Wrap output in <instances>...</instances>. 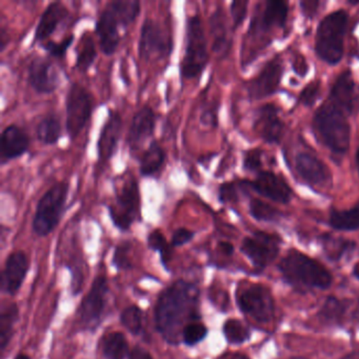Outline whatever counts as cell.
Wrapping results in <instances>:
<instances>
[{"instance_id":"obj_1","label":"cell","mask_w":359,"mask_h":359,"mask_svg":"<svg viewBox=\"0 0 359 359\" xmlns=\"http://www.w3.org/2000/svg\"><path fill=\"white\" fill-rule=\"evenodd\" d=\"M198 302V287L188 281H175L161 294L155 306V325L169 344H178L184 327L201 319Z\"/></svg>"},{"instance_id":"obj_2","label":"cell","mask_w":359,"mask_h":359,"mask_svg":"<svg viewBox=\"0 0 359 359\" xmlns=\"http://www.w3.org/2000/svg\"><path fill=\"white\" fill-rule=\"evenodd\" d=\"M283 281L299 290H325L331 287V273L320 262L291 250L278 264Z\"/></svg>"},{"instance_id":"obj_3","label":"cell","mask_w":359,"mask_h":359,"mask_svg":"<svg viewBox=\"0 0 359 359\" xmlns=\"http://www.w3.org/2000/svg\"><path fill=\"white\" fill-rule=\"evenodd\" d=\"M346 113L332 104H323L314 117V127L323 144L336 154H344L348 150L351 128Z\"/></svg>"},{"instance_id":"obj_4","label":"cell","mask_w":359,"mask_h":359,"mask_svg":"<svg viewBox=\"0 0 359 359\" xmlns=\"http://www.w3.org/2000/svg\"><path fill=\"white\" fill-rule=\"evenodd\" d=\"M348 20V14L339 10L329 14L319 24L315 39V51L318 57L327 64L336 65L341 60Z\"/></svg>"},{"instance_id":"obj_5","label":"cell","mask_w":359,"mask_h":359,"mask_svg":"<svg viewBox=\"0 0 359 359\" xmlns=\"http://www.w3.org/2000/svg\"><path fill=\"white\" fill-rule=\"evenodd\" d=\"M68 193L67 182H56L39 198L32 220V230L37 236H48L55 230L66 210Z\"/></svg>"},{"instance_id":"obj_6","label":"cell","mask_w":359,"mask_h":359,"mask_svg":"<svg viewBox=\"0 0 359 359\" xmlns=\"http://www.w3.org/2000/svg\"><path fill=\"white\" fill-rule=\"evenodd\" d=\"M209 62L207 37L198 15H190L186 22V49L180 65V75L184 79L198 77Z\"/></svg>"},{"instance_id":"obj_7","label":"cell","mask_w":359,"mask_h":359,"mask_svg":"<svg viewBox=\"0 0 359 359\" xmlns=\"http://www.w3.org/2000/svg\"><path fill=\"white\" fill-rule=\"evenodd\" d=\"M111 220L121 231H128L140 216V184L133 175L115 186L114 201L108 207Z\"/></svg>"},{"instance_id":"obj_8","label":"cell","mask_w":359,"mask_h":359,"mask_svg":"<svg viewBox=\"0 0 359 359\" xmlns=\"http://www.w3.org/2000/svg\"><path fill=\"white\" fill-rule=\"evenodd\" d=\"M66 130L71 140L81 133L91 118L94 98L91 92L79 83H72L67 91Z\"/></svg>"},{"instance_id":"obj_9","label":"cell","mask_w":359,"mask_h":359,"mask_svg":"<svg viewBox=\"0 0 359 359\" xmlns=\"http://www.w3.org/2000/svg\"><path fill=\"white\" fill-rule=\"evenodd\" d=\"M236 302L239 310L257 323H268L274 318V299L262 285L252 283L237 292Z\"/></svg>"},{"instance_id":"obj_10","label":"cell","mask_w":359,"mask_h":359,"mask_svg":"<svg viewBox=\"0 0 359 359\" xmlns=\"http://www.w3.org/2000/svg\"><path fill=\"white\" fill-rule=\"evenodd\" d=\"M173 50L171 35L165 32L157 20L147 18L140 28L138 53L144 60H165Z\"/></svg>"},{"instance_id":"obj_11","label":"cell","mask_w":359,"mask_h":359,"mask_svg":"<svg viewBox=\"0 0 359 359\" xmlns=\"http://www.w3.org/2000/svg\"><path fill=\"white\" fill-rule=\"evenodd\" d=\"M280 243L281 239L277 235L256 232L243 239L241 251L255 268L264 270L278 256Z\"/></svg>"},{"instance_id":"obj_12","label":"cell","mask_w":359,"mask_h":359,"mask_svg":"<svg viewBox=\"0 0 359 359\" xmlns=\"http://www.w3.org/2000/svg\"><path fill=\"white\" fill-rule=\"evenodd\" d=\"M109 293L108 281L104 275L94 279L89 293L85 296L79 308V316L87 327L93 329L102 318Z\"/></svg>"},{"instance_id":"obj_13","label":"cell","mask_w":359,"mask_h":359,"mask_svg":"<svg viewBox=\"0 0 359 359\" xmlns=\"http://www.w3.org/2000/svg\"><path fill=\"white\" fill-rule=\"evenodd\" d=\"M27 81L36 93L51 94L60 85V76L51 60L36 56L29 64Z\"/></svg>"},{"instance_id":"obj_14","label":"cell","mask_w":359,"mask_h":359,"mask_svg":"<svg viewBox=\"0 0 359 359\" xmlns=\"http://www.w3.org/2000/svg\"><path fill=\"white\" fill-rule=\"evenodd\" d=\"M156 126V114L151 107L144 106L134 114L128 131L127 142L131 152L140 150L152 137Z\"/></svg>"},{"instance_id":"obj_15","label":"cell","mask_w":359,"mask_h":359,"mask_svg":"<svg viewBox=\"0 0 359 359\" xmlns=\"http://www.w3.org/2000/svg\"><path fill=\"white\" fill-rule=\"evenodd\" d=\"M121 132H123V119H121V113L118 111L111 110L109 112L108 119L100 131L97 146H96L98 161L102 165L108 163L116 153Z\"/></svg>"},{"instance_id":"obj_16","label":"cell","mask_w":359,"mask_h":359,"mask_svg":"<svg viewBox=\"0 0 359 359\" xmlns=\"http://www.w3.org/2000/svg\"><path fill=\"white\" fill-rule=\"evenodd\" d=\"M243 184L245 188L252 189L258 194L276 203H287L291 201V189L283 178L272 172H259L254 182H243Z\"/></svg>"},{"instance_id":"obj_17","label":"cell","mask_w":359,"mask_h":359,"mask_svg":"<svg viewBox=\"0 0 359 359\" xmlns=\"http://www.w3.org/2000/svg\"><path fill=\"white\" fill-rule=\"evenodd\" d=\"M30 262L27 254L15 251L8 256L1 276V290L9 295H15L28 274Z\"/></svg>"},{"instance_id":"obj_18","label":"cell","mask_w":359,"mask_h":359,"mask_svg":"<svg viewBox=\"0 0 359 359\" xmlns=\"http://www.w3.org/2000/svg\"><path fill=\"white\" fill-rule=\"evenodd\" d=\"M283 71V66L278 60L269 62L248 86L250 97L252 100H262L272 95L280 83Z\"/></svg>"},{"instance_id":"obj_19","label":"cell","mask_w":359,"mask_h":359,"mask_svg":"<svg viewBox=\"0 0 359 359\" xmlns=\"http://www.w3.org/2000/svg\"><path fill=\"white\" fill-rule=\"evenodd\" d=\"M121 25L112 10L106 6L95 25V33L100 39V47L104 55H112L116 52L121 41L119 28Z\"/></svg>"},{"instance_id":"obj_20","label":"cell","mask_w":359,"mask_h":359,"mask_svg":"<svg viewBox=\"0 0 359 359\" xmlns=\"http://www.w3.org/2000/svg\"><path fill=\"white\" fill-rule=\"evenodd\" d=\"M30 147V137L24 129L10 125L4 129L0 137V163L1 165L22 156Z\"/></svg>"},{"instance_id":"obj_21","label":"cell","mask_w":359,"mask_h":359,"mask_svg":"<svg viewBox=\"0 0 359 359\" xmlns=\"http://www.w3.org/2000/svg\"><path fill=\"white\" fill-rule=\"evenodd\" d=\"M295 168L300 177L311 186L323 187L331 182V173L327 165L312 153L297 154Z\"/></svg>"},{"instance_id":"obj_22","label":"cell","mask_w":359,"mask_h":359,"mask_svg":"<svg viewBox=\"0 0 359 359\" xmlns=\"http://www.w3.org/2000/svg\"><path fill=\"white\" fill-rule=\"evenodd\" d=\"M68 8L64 4L60 1L50 3L43 10L39 22H37L33 43H43V41H47L50 36L54 34L60 25L68 18Z\"/></svg>"},{"instance_id":"obj_23","label":"cell","mask_w":359,"mask_h":359,"mask_svg":"<svg viewBox=\"0 0 359 359\" xmlns=\"http://www.w3.org/2000/svg\"><path fill=\"white\" fill-rule=\"evenodd\" d=\"M254 129L266 142H278L283 135V126L278 111L272 104H266L258 110Z\"/></svg>"},{"instance_id":"obj_24","label":"cell","mask_w":359,"mask_h":359,"mask_svg":"<svg viewBox=\"0 0 359 359\" xmlns=\"http://www.w3.org/2000/svg\"><path fill=\"white\" fill-rule=\"evenodd\" d=\"M287 4L280 0L266 1L264 12L259 18H254L250 31H270L274 28H283L287 22Z\"/></svg>"},{"instance_id":"obj_25","label":"cell","mask_w":359,"mask_h":359,"mask_svg":"<svg viewBox=\"0 0 359 359\" xmlns=\"http://www.w3.org/2000/svg\"><path fill=\"white\" fill-rule=\"evenodd\" d=\"M356 98L354 81L351 73L346 71L340 74L334 83L329 102L348 115L354 110Z\"/></svg>"},{"instance_id":"obj_26","label":"cell","mask_w":359,"mask_h":359,"mask_svg":"<svg viewBox=\"0 0 359 359\" xmlns=\"http://www.w3.org/2000/svg\"><path fill=\"white\" fill-rule=\"evenodd\" d=\"M210 31L212 35V51L218 57H224L230 51L231 37L229 34L226 14L217 8L210 16Z\"/></svg>"},{"instance_id":"obj_27","label":"cell","mask_w":359,"mask_h":359,"mask_svg":"<svg viewBox=\"0 0 359 359\" xmlns=\"http://www.w3.org/2000/svg\"><path fill=\"white\" fill-rule=\"evenodd\" d=\"M165 161V152L156 140L150 142L140 161V172L142 177H154L161 172Z\"/></svg>"},{"instance_id":"obj_28","label":"cell","mask_w":359,"mask_h":359,"mask_svg":"<svg viewBox=\"0 0 359 359\" xmlns=\"http://www.w3.org/2000/svg\"><path fill=\"white\" fill-rule=\"evenodd\" d=\"M20 317V309L14 302L4 304L0 314V350L5 352L13 336L14 325Z\"/></svg>"},{"instance_id":"obj_29","label":"cell","mask_w":359,"mask_h":359,"mask_svg":"<svg viewBox=\"0 0 359 359\" xmlns=\"http://www.w3.org/2000/svg\"><path fill=\"white\" fill-rule=\"evenodd\" d=\"M348 310V302L338 299L334 296H327L317 313V317L323 325H340Z\"/></svg>"},{"instance_id":"obj_30","label":"cell","mask_w":359,"mask_h":359,"mask_svg":"<svg viewBox=\"0 0 359 359\" xmlns=\"http://www.w3.org/2000/svg\"><path fill=\"white\" fill-rule=\"evenodd\" d=\"M102 350L106 359H131L127 338L121 332L107 334L102 338Z\"/></svg>"},{"instance_id":"obj_31","label":"cell","mask_w":359,"mask_h":359,"mask_svg":"<svg viewBox=\"0 0 359 359\" xmlns=\"http://www.w3.org/2000/svg\"><path fill=\"white\" fill-rule=\"evenodd\" d=\"M107 6L118 18L121 27L126 29L133 24L140 15L142 4L138 0H112Z\"/></svg>"},{"instance_id":"obj_32","label":"cell","mask_w":359,"mask_h":359,"mask_svg":"<svg viewBox=\"0 0 359 359\" xmlns=\"http://www.w3.org/2000/svg\"><path fill=\"white\" fill-rule=\"evenodd\" d=\"M37 140L45 146H53L62 137V123L56 115L43 117L36 127Z\"/></svg>"},{"instance_id":"obj_33","label":"cell","mask_w":359,"mask_h":359,"mask_svg":"<svg viewBox=\"0 0 359 359\" xmlns=\"http://www.w3.org/2000/svg\"><path fill=\"white\" fill-rule=\"evenodd\" d=\"M96 56H97V51H96L94 39H92L90 33H83L76 48L75 68L81 72H87L95 62Z\"/></svg>"},{"instance_id":"obj_34","label":"cell","mask_w":359,"mask_h":359,"mask_svg":"<svg viewBox=\"0 0 359 359\" xmlns=\"http://www.w3.org/2000/svg\"><path fill=\"white\" fill-rule=\"evenodd\" d=\"M329 224L338 231L359 230V203L350 210L332 212Z\"/></svg>"},{"instance_id":"obj_35","label":"cell","mask_w":359,"mask_h":359,"mask_svg":"<svg viewBox=\"0 0 359 359\" xmlns=\"http://www.w3.org/2000/svg\"><path fill=\"white\" fill-rule=\"evenodd\" d=\"M323 247L325 255L332 262H338L346 253L354 250L355 243L342 238H334L331 236L323 237Z\"/></svg>"},{"instance_id":"obj_36","label":"cell","mask_w":359,"mask_h":359,"mask_svg":"<svg viewBox=\"0 0 359 359\" xmlns=\"http://www.w3.org/2000/svg\"><path fill=\"white\" fill-rule=\"evenodd\" d=\"M224 337L230 344H243L251 337L249 327L238 319H229L222 327Z\"/></svg>"},{"instance_id":"obj_37","label":"cell","mask_w":359,"mask_h":359,"mask_svg":"<svg viewBox=\"0 0 359 359\" xmlns=\"http://www.w3.org/2000/svg\"><path fill=\"white\" fill-rule=\"evenodd\" d=\"M121 321L123 327L133 335L144 334V313L138 306H131L126 308L121 313Z\"/></svg>"},{"instance_id":"obj_38","label":"cell","mask_w":359,"mask_h":359,"mask_svg":"<svg viewBox=\"0 0 359 359\" xmlns=\"http://www.w3.org/2000/svg\"><path fill=\"white\" fill-rule=\"evenodd\" d=\"M249 210L252 217L258 222H274L281 216L278 210L259 199H252Z\"/></svg>"},{"instance_id":"obj_39","label":"cell","mask_w":359,"mask_h":359,"mask_svg":"<svg viewBox=\"0 0 359 359\" xmlns=\"http://www.w3.org/2000/svg\"><path fill=\"white\" fill-rule=\"evenodd\" d=\"M148 245L151 250L161 254L163 266H167L168 262L171 260L172 250L171 245L168 243L167 239L161 231L154 230L149 234Z\"/></svg>"},{"instance_id":"obj_40","label":"cell","mask_w":359,"mask_h":359,"mask_svg":"<svg viewBox=\"0 0 359 359\" xmlns=\"http://www.w3.org/2000/svg\"><path fill=\"white\" fill-rule=\"evenodd\" d=\"M208 335V327L203 323L195 321L189 323L182 332V339L187 346H195L203 341Z\"/></svg>"},{"instance_id":"obj_41","label":"cell","mask_w":359,"mask_h":359,"mask_svg":"<svg viewBox=\"0 0 359 359\" xmlns=\"http://www.w3.org/2000/svg\"><path fill=\"white\" fill-rule=\"evenodd\" d=\"M74 41V35H69L66 39H62L60 43H55L53 41H46L41 43V48L53 58H64L66 56L67 51Z\"/></svg>"},{"instance_id":"obj_42","label":"cell","mask_w":359,"mask_h":359,"mask_svg":"<svg viewBox=\"0 0 359 359\" xmlns=\"http://www.w3.org/2000/svg\"><path fill=\"white\" fill-rule=\"evenodd\" d=\"M130 250H131V243H123L117 245L113 262L119 270H128V269L132 268V262L129 257Z\"/></svg>"},{"instance_id":"obj_43","label":"cell","mask_w":359,"mask_h":359,"mask_svg":"<svg viewBox=\"0 0 359 359\" xmlns=\"http://www.w3.org/2000/svg\"><path fill=\"white\" fill-rule=\"evenodd\" d=\"M248 5L247 0H237L231 4L230 12L234 29L238 28L247 18Z\"/></svg>"},{"instance_id":"obj_44","label":"cell","mask_w":359,"mask_h":359,"mask_svg":"<svg viewBox=\"0 0 359 359\" xmlns=\"http://www.w3.org/2000/svg\"><path fill=\"white\" fill-rule=\"evenodd\" d=\"M319 95H320V83L313 81L302 90L299 100L304 106L311 107L315 104Z\"/></svg>"},{"instance_id":"obj_45","label":"cell","mask_w":359,"mask_h":359,"mask_svg":"<svg viewBox=\"0 0 359 359\" xmlns=\"http://www.w3.org/2000/svg\"><path fill=\"white\" fill-rule=\"evenodd\" d=\"M218 197L222 203H236L238 199V192H237L236 184L232 182H226L219 187L218 191Z\"/></svg>"},{"instance_id":"obj_46","label":"cell","mask_w":359,"mask_h":359,"mask_svg":"<svg viewBox=\"0 0 359 359\" xmlns=\"http://www.w3.org/2000/svg\"><path fill=\"white\" fill-rule=\"evenodd\" d=\"M243 168L249 171H257L262 168V152L259 150H250L243 158Z\"/></svg>"},{"instance_id":"obj_47","label":"cell","mask_w":359,"mask_h":359,"mask_svg":"<svg viewBox=\"0 0 359 359\" xmlns=\"http://www.w3.org/2000/svg\"><path fill=\"white\" fill-rule=\"evenodd\" d=\"M195 233L187 228H180L174 232L172 236V247H182L190 243L194 238Z\"/></svg>"},{"instance_id":"obj_48","label":"cell","mask_w":359,"mask_h":359,"mask_svg":"<svg viewBox=\"0 0 359 359\" xmlns=\"http://www.w3.org/2000/svg\"><path fill=\"white\" fill-rule=\"evenodd\" d=\"M201 125L205 127H215L217 126V117H216L215 111L213 109H205L203 110V114L201 116Z\"/></svg>"},{"instance_id":"obj_49","label":"cell","mask_w":359,"mask_h":359,"mask_svg":"<svg viewBox=\"0 0 359 359\" xmlns=\"http://www.w3.org/2000/svg\"><path fill=\"white\" fill-rule=\"evenodd\" d=\"M319 5H320L319 1H302V3H300V7H302L304 15L310 18H313V16L317 13Z\"/></svg>"},{"instance_id":"obj_50","label":"cell","mask_w":359,"mask_h":359,"mask_svg":"<svg viewBox=\"0 0 359 359\" xmlns=\"http://www.w3.org/2000/svg\"><path fill=\"white\" fill-rule=\"evenodd\" d=\"M131 359H154L152 357V355L148 352V351L144 350L142 346H137L133 348V351L131 352Z\"/></svg>"},{"instance_id":"obj_51","label":"cell","mask_w":359,"mask_h":359,"mask_svg":"<svg viewBox=\"0 0 359 359\" xmlns=\"http://www.w3.org/2000/svg\"><path fill=\"white\" fill-rule=\"evenodd\" d=\"M294 70L298 74L302 75V76L306 75V71H308V66H306V60H304V57L296 58L295 62H294Z\"/></svg>"},{"instance_id":"obj_52","label":"cell","mask_w":359,"mask_h":359,"mask_svg":"<svg viewBox=\"0 0 359 359\" xmlns=\"http://www.w3.org/2000/svg\"><path fill=\"white\" fill-rule=\"evenodd\" d=\"M219 248L220 250H222V251L224 252V254H226V256H231L233 253H234V247H233L230 243H226V241H224V243H220Z\"/></svg>"},{"instance_id":"obj_53","label":"cell","mask_w":359,"mask_h":359,"mask_svg":"<svg viewBox=\"0 0 359 359\" xmlns=\"http://www.w3.org/2000/svg\"><path fill=\"white\" fill-rule=\"evenodd\" d=\"M353 275H354L355 278L358 279L359 280V262H357L355 264L354 268H353L352 271Z\"/></svg>"},{"instance_id":"obj_54","label":"cell","mask_w":359,"mask_h":359,"mask_svg":"<svg viewBox=\"0 0 359 359\" xmlns=\"http://www.w3.org/2000/svg\"><path fill=\"white\" fill-rule=\"evenodd\" d=\"M15 359H30V357H29L28 355L26 354H20L15 357Z\"/></svg>"},{"instance_id":"obj_55","label":"cell","mask_w":359,"mask_h":359,"mask_svg":"<svg viewBox=\"0 0 359 359\" xmlns=\"http://www.w3.org/2000/svg\"><path fill=\"white\" fill-rule=\"evenodd\" d=\"M232 359H249L247 356H243V355H236V356L233 357Z\"/></svg>"},{"instance_id":"obj_56","label":"cell","mask_w":359,"mask_h":359,"mask_svg":"<svg viewBox=\"0 0 359 359\" xmlns=\"http://www.w3.org/2000/svg\"><path fill=\"white\" fill-rule=\"evenodd\" d=\"M356 163H357V167H358V171H359V148H358V150H357V153H356Z\"/></svg>"}]
</instances>
